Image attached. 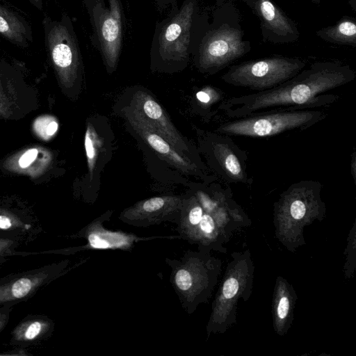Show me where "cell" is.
Wrapping results in <instances>:
<instances>
[{"label":"cell","mask_w":356,"mask_h":356,"mask_svg":"<svg viewBox=\"0 0 356 356\" xmlns=\"http://www.w3.org/2000/svg\"><path fill=\"white\" fill-rule=\"evenodd\" d=\"M355 76L348 65L318 61L275 88L225 99L219 108L232 119L275 109L323 108L339 98L327 92L353 81Z\"/></svg>","instance_id":"6da1fadb"},{"label":"cell","mask_w":356,"mask_h":356,"mask_svg":"<svg viewBox=\"0 0 356 356\" xmlns=\"http://www.w3.org/2000/svg\"><path fill=\"white\" fill-rule=\"evenodd\" d=\"M321 188L318 181H300L289 186L275 202V234L288 250L294 251L303 245V229L323 218L325 207L321 197Z\"/></svg>","instance_id":"7a4b0ae2"},{"label":"cell","mask_w":356,"mask_h":356,"mask_svg":"<svg viewBox=\"0 0 356 356\" xmlns=\"http://www.w3.org/2000/svg\"><path fill=\"white\" fill-rule=\"evenodd\" d=\"M197 0H184L170 8L155 26L151 44L152 62L165 67L184 66L202 37H196Z\"/></svg>","instance_id":"3957f363"},{"label":"cell","mask_w":356,"mask_h":356,"mask_svg":"<svg viewBox=\"0 0 356 356\" xmlns=\"http://www.w3.org/2000/svg\"><path fill=\"white\" fill-rule=\"evenodd\" d=\"M165 261L171 268L170 282L182 308L192 314L210 299L221 271V261L201 248L188 250L179 259Z\"/></svg>","instance_id":"277c9868"},{"label":"cell","mask_w":356,"mask_h":356,"mask_svg":"<svg viewBox=\"0 0 356 356\" xmlns=\"http://www.w3.org/2000/svg\"><path fill=\"white\" fill-rule=\"evenodd\" d=\"M224 277L213 300L206 326L207 334H223L236 322V308L241 299L252 294L254 266L249 250L232 254Z\"/></svg>","instance_id":"5b68a950"},{"label":"cell","mask_w":356,"mask_h":356,"mask_svg":"<svg viewBox=\"0 0 356 356\" xmlns=\"http://www.w3.org/2000/svg\"><path fill=\"white\" fill-rule=\"evenodd\" d=\"M323 108H282L259 112L221 124L216 131L227 136L264 138L303 131L323 120Z\"/></svg>","instance_id":"8992f818"},{"label":"cell","mask_w":356,"mask_h":356,"mask_svg":"<svg viewBox=\"0 0 356 356\" xmlns=\"http://www.w3.org/2000/svg\"><path fill=\"white\" fill-rule=\"evenodd\" d=\"M306 65L307 63L298 58L271 56L233 65L222 79L228 84L259 92L288 81Z\"/></svg>","instance_id":"52a82bcc"},{"label":"cell","mask_w":356,"mask_h":356,"mask_svg":"<svg viewBox=\"0 0 356 356\" xmlns=\"http://www.w3.org/2000/svg\"><path fill=\"white\" fill-rule=\"evenodd\" d=\"M92 26L91 42L109 73L115 70L122 43L121 0H83Z\"/></svg>","instance_id":"ba28073f"},{"label":"cell","mask_w":356,"mask_h":356,"mask_svg":"<svg viewBox=\"0 0 356 356\" xmlns=\"http://www.w3.org/2000/svg\"><path fill=\"white\" fill-rule=\"evenodd\" d=\"M45 24L47 47L61 83L74 85L82 68L81 51L71 19L64 15L60 21L47 19Z\"/></svg>","instance_id":"9c48e42d"},{"label":"cell","mask_w":356,"mask_h":356,"mask_svg":"<svg viewBox=\"0 0 356 356\" xmlns=\"http://www.w3.org/2000/svg\"><path fill=\"white\" fill-rule=\"evenodd\" d=\"M249 49V42L243 40L241 31L224 24L204 33L195 50L196 65L203 72H216Z\"/></svg>","instance_id":"30bf717a"},{"label":"cell","mask_w":356,"mask_h":356,"mask_svg":"<svg viewBox=\"0 0 356 356\" xmlns=\"http://www.w3.org/2000/svg\"><path fill=\"white\" fill-rule=\"evenodd\" d=\"M108 211L102 216L94 219L85 226L77 234V236L84 238L87 243L82 246L71 248L67 252L75 253L84 250H120L131 251L138 242L155 239H181L179 235L172 236H139L134 233L122 231H113L107 229L104 226V222L108 221L112 214Z\"/></svg>","instance_id":"8fae6325"},{"label":"cell","mask_w":356,"mask_h":356,"mask_svg":"<svg viewBox=\"0 0 356 356\" xmlns=\"http://www.w3.org/2000/svg\"><path fill=\"white\" fill-rule=\"evenodd\" d=\"M184 197L163 195L140 200L124 209L119 219L138 227H147L165 222H176L182 207Z\"/></svg>","instance_id":"7c38bea8"},{"label":"cell","mask_w":356,"mask_h":356,"mask_svg":"<svg viewBox=\"0 0 356 356\" xmlns=\"http://www.w3.org/2000/svg\"><path fill=\"white\" fill-rule=\"evenodd\" d=\"M69 260L19 273L0 280V305L26 300L41 286L60 276Z\"/></svg>","instance_id":"4fadbf2b"},{"label":"cell","mask_w":356,"mask_h":356,"mask_svg":"<svg viewBox=\"0 0 356 356\" xmlns=\"http://www.w3.org/2000/svg\"><path fill=\"white\" fill-rule=\"evenodd\" d=\"M147 122L182 155L188 157L191 152L186 140L171 122L163 107L148 93L137 91L129 107Z\"/></svg>","instance_id":"5bb4252c"},{"label":"cell","mask_w":356,"mask_h":356,"mask_svg":"<svg viewBox=\"0 0 356 356\" xmlns=\"http://www.w3.org/2000/svg\"><path fill=\"white\" fill-rule=\"evenodd\" d=\"M258 17L263 38L277 43L296 41L299 32L295 23L271 0H244Z\"/></svg>","instance_id":"9a60e30c"},{"label":"cell","mask_w":356,"mask_h":356,"mask_svg":"<svg viewBox=\"0 0 356 356\" xmlns=\"http://www.w3.org/2000/svg\"><path fill=\"white\" fill-rule=\"evenodd\" d=\"M124 115L134 130L159 156L169 164L185 173H193L197 168L191 160L172 147L147 122L127 107Z\"/></svg>","instance_id":"2e32d148"},{"label":"cell","mask_w":356,"mask_h":356,"mask_svg":"<svg viewBox=\"0 0 356 356\" xmlns=\"http://www.w3.org/2000/svg\"><path fill=\"white\" fill-rule=\"evenodd\" d=\"M296 300L293 286L284 277L278 276L274 288L272 314L274 330L280 336L285 335L291 326Z\"/></svg>","instance_id":"e0dca14e"},{"label":"cell","mask_w":356,"mask_h":356,"mask_svg":"<svg viewBox=\"0 0 356 356\" xmlns=\"http://www.w3.org/2000/svg\"><path fill=\"white\" fill-rule=\"evenodd\" d=\"M228 138L213 144L212 152L222 175L227 181L247 180L245 159H240V150Z\"/></svg>","instance_id":"ac0fdd59"},{"label":"cell","mask_w":356,"mask_h":356,"mask_svg":"<svg viewBox=\"0 0 356 356\" xmlns=\"http://www.w3.org/2000/svg\"><path fill=\"white\" fill-rule=\"evenodd\" d=\"M316 34L330 43L356 47V23L350 17L345 16L334 25L317 31Z\"/></svg>","instance_id":"d6986e66"},{"label":"cell","mask_w":356,"mask_h":356,"mask_svg":"<svg viewBox=\"0 0 356 356\" xmlns=\"http://www.w3.org/2000/svg\"><path fill=\"white\" fill-rule=\"evenodd\" d=\"M0 34L14 44L25 47L29 33L25 23L16 14L0 5Z\"/></svg>","instance_id":"ffe728a7"},{"label":"cell","mask_w":356,"mask_h":356,"mask_svg":"<svg viewBox=\"0 0 356 356\" xmlns=\"http://www.w3.org/2000/svg\"><path fill=\"white\" fill-rule=\"evenodd\" d=\"M50 323L42 318H34L20 323L15 330L13 338L17 341H31L48 331Z\"/></svg>","instance_id":"44dd1931"},{"label":"cell","mask_w":356,"mask_h":356,"mask_svg":"<svg viewBox=\"0 0 356 356\" xmlns=\"http://www.w3.org/2000/svg\"><path fill=\"white\" fill-rule=\"evenodd\" d=\"M102 147L101 140L92 127L88 126L85 136V147L88 159V168L92 176Z\"/></svg>","instance_id":"7402d4cb"},{"label":"cell","mask_w":356,"mask_h":356,"mask_svg":"<svg viewBox=\"0 0 356 356\" xmlns=\"http://www.w3.org/2000/svg\"><path fill=\"white\" fill-rule=\"evenodd\" d=\"M34 129L40 137L48 139L56 132L58 123L54 118L44 116L35 120Z\"/></svg>","instance_id":"603a6c76"},{"label":"cell","mask_w":356,"mask_h":356,"mask_svg":"<svg viewBox=\"0 0 356 356\" xmlns=\"http://www.w3.org/2000/svg\"><path fill=\"white\" fill-rule=\"evenodd\" d=\"M38 150L31 148L25 152L19 159V165L22 168L29 166L36 159Z\"/></svg>","instance_id":"cb8c5ba5"},{"label":"cell","mask_w":356,"mask_h":356,"mask_svg":"<svg viewBox=\"0 0 356 356\" xmlns=\"http://www.w3.org/2000/svg\"><path fill=\"white\" fill-rule=\"evenodd\" d=\"M217 95H219L218 93L213 90H211V92L207 90H200L198 92H197L196 97L200 102L204 104H208L211 102L213 99L218 101L220 97H218L213 98V97Z\"/></svg>","instance_id":"d4e9b609"},{"label":"cell","mask_w":356,"mask_h":356,"mask_svg":"<svg viewBox=\"0 0 356 356\" xmlns=\"http://www.w3.org/2000/svg\"><path fill=\"white\" fill-rule=\"evenodd\" d=\"M13 305V304L3 305H1L2 307L0 308V331L8 323Z\"/></svg>","instance_id":"484cf974"},{"label":"cell","mask_w":356,"mask_h":356,"mask_svg":"<svg viewBox=\"0 0 356 356\" xmlns=\"http://www.w3.org/2000/svg\"><path fill=\"white\" fill-rule=\"evenodd\" d=\"M157 8L160 10H165L168 8H172L177 3L178 0H154Z\"/></svg>","instance_id":"4316f807"},{"label":"cell","mask_w":356,"mask_h":356,"mask_svg":"<svg viewBox=\"0 0 356 356\" xmlns=\"http://www.w3.org/2000/svg\"><path fill=\"white\" fill-rule=\"evenodd\" d=\"M12 226L13 221L8 216L0 215V229H8Z\"/></svg>","instance_id":"83f0119b"},{"label":"cell","mask_w":356,"mask_h":356,"mask_svg":"<svg viewBox=\"0 0 356 356\" xmlns=\"http://www.w3.org/2000/svg\"><path fill=\"white\" fill-rule=\"evenodd\" d=\"M12 242L4 239H0V255L9 250L11 248Z\"/></svg>","instance_id":"f1b7e54d"},{"label":"cell","mask_w":356,"mask_h":356,"mask_svg":"<svg viewBox=\"0 0 356 356\" xmlns=\"http://www.w3.org/2000/svg\"><path fill=\"white\" fill-rule=\"evenodd\" d=\"M32 2L38 8H42V1L41 0H31Z\"/></svg>","instance_id":"f546056e"},{"label":"cell","mask_w":356,"mask_h":356,"mask_svg":"<svg viewBox=\"0 0 356 356\" xmlns=\"http://www.w3.org/2000/svg\"><path fill=\"white\" fill-rule=\"evenodd\" d=\"M29 227H30V225H26V229H29Z\"/></svg>","instance_id":"4dcf8cb0"},{"label":"cell","mask_w":356,"mask_h":356,"mask_svg":"<svg viewBox=\"0 0 356 356\" xmlns=\"http://www.w3.org/2000/svg\"><path fill=\"white\" fill-rule=\"evenodd\" d=\"M311 1H315L316 3L319 1V0H311Z\"/></svg>","instance_id":"1f68e13d"}]
</instances>
